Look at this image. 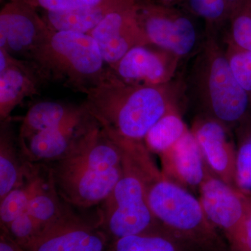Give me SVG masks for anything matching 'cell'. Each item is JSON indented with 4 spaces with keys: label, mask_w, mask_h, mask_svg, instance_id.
<instances>
[{
    "label": "cell",
    "mask_w": 251,
    "mask_h": 251,
    "mask_svg": "<svg viewBox=\"0 0 251 251\" xmlns=\"http://www.w3.org/2000/svg\"><path fill=\"white\" fill-rule=\"evenodd\" d=\"M181 83L173 80L155 87L128 85L109 68L106 76L86 92V110L111 136L143 142L165 114L179 107Z\"/></svg>",
    "instance_id": "cell-1"
},
{
    "label": "cell",
    "mask_w": 251,
    "mask_h": 251,
    "mask_svg": "<svg viewBox=\"0 0 251 251\" xmlns=\"http://www.w3.org/2000/svg\"><path fill=\"white\" fill-rule=\"evenodd\" d=\"M49 164L59 196L83 208L101 204L123 173L121 148L94 118L70 151Z\"/></svg>",
    "instance_id": "cell-2"
},
{
    "label": "cell",
    "mask_w": 251,
    "mask_h": 251,
    "mask_svg": "<svg viewBox=\"0 0 251 251\" xmlns=\"http://www.w3.org/2000/svg\"><path fill=\"white\" fill-rule=\"evenodd\" d=\"M150 153L139 148L130 156L145 182L149 206L163 228L189 251H230L206 218L199 199L167 179Z\"/></svg>",
    "instance_id": "cell-3"
},
{
    "label": "cell",
    "mask_w": 251,
    "mask_h": 251,
    "mask_svg": "<svg viewBox=\"0 0 251 251\" xmlns=\"http://www.w3.org/2000/svg\"><path fill=\"white\" fill-rule=\"evenodd\" d=\"M31 62L43 79L61 81L84 94L109 72L93 38L71 31H52Z\"/></svg>",
    "instance_id": "cell-4"
},
{
    "label": "cell",
    "mask_w": 251,
    "mask_h": 251,
    "mask_svg": "<svg viewBox=\"0 0 251 251\" xmlns=\"http://www.w3.org/2000/svg\"><path fill=\"white\" fill-rule=\"evenodd\" d=\"M196 79L206 115L229 128L246 123L251 112V99L234 76L226 50L211 34L200 56Z\"/></svg>",
    "instance_id": "cell-5"
},
{
    "label": "cell",
    "mask_w": 251,
    "mask_h": 251,
    "mask_svg": "<svg viewBox=\"0 0 251 251\" xmlns=\"http://www.w3.org/2000/svg\"><path fill=\"white\" fill-rule=\"evenodd\" d=\"M122 151L123 173L110 196L100 204L99 210V227L115 241L163 229L149 206L139 170L131 158Z\"/></svg>",
    "instance_id": "cell-6"
},
{
    "label": "cell",
    "mask_w": 251,
    "mask_h": 251,
    "mask_svg": "<svg viewBox=\"0 0 251 251\" xmlns=\"http://www.w3.org/2000/svg\"><path fill=\"white\" fill-rule=\"evenodd\" d=\"M251 192L231 186L209 170L199 189V201L211 224L224 234L230 251H235L244 232Z\"/></svg>",
    "instance_id": "cell-7"
},
{
    "label": "cell",
    "mask_w": 251,
    "mask_h": 251,
    "mask_svg": "<svg viewBox=\"0 0 251 251\" xmlns=\"http://www.w3.org/2000/svg\"><path fill=\"white\" fill-rule=\"evenodd\" d=\"M138 21L148 44L181 59L192 52L197 31L189 18L177 10L138 0Z\"/></svg>",
    "instance_id": "cell-8"
},
{
    "label": "cell",
    "mask_w": 251,
    "mask_h": 251,
    "mask_svg": "<svg viewBox=\"0 0 251 251\" xmlns=\"http://www.w3.org/2000/svg\"><path fill=\"white\" fill-rule=\"evenodd\" d=\"M37 9L9 0L0 11V49L16 58L31 62L52 33Z\"/></svg>",
    "instance_id": "cell-9"
},
{
    "label": "cell",
    "mask_w": 251,
    "mask_h": 251,
    "mask_svg": "<svg viewBox=\"0 0 251 251\" xmlns=\"http://www.w3.org/2000/svg\"><path fill=\"white\" fill-rule=\"evenodd\" d=\"M138 0H125L90 33L109 68L133 48L148 44L138 21Z\"/></svg>",
    "instance_id": "cell-10"
},
{
    "label": "cell",
    "mask_w": 251,
    "mask_h": 251,
    "mask_svg": "<svg viewBox=\"0 0 251 251\" xmlns=\"http://www.w3.org/2000/svg\"><path fill=\"white\" fill-rule=\"evenodd\" d=\"M180 59L155 46L143 44L130 50L110 69L128 85L155 87L173 80Z\"/></svg>",
    "instance_id": "cell-11"
},
{
    "label": "cell",
    "mask_w": 251,
    "mask_h": 251,
    "mask_svg": "<svg viewBox=\"0 0 251 251\" xmlns=\"http://www.w3.org/2000/svg\"><path fill=\"white\" fill-rule=\"evenodd\" d=\"M70 211L46 227L25 251H105L107 237Z\"/></svg>",
    "instance_id": "cell-12"
},
{
    "label": "cell",
    "mask_w": 251,
    "mask_h": 251,
    "mask_svg": "<svg viewBox=\"0 0 251 251\" xmlns=\"http://www.w3.org/2000/svg\"><path fill=\"white\" fill-rule=\"evenodd\" d=\"M191 130L208 169L224 182L236 186L237 148L228 127L206 114L194 120Z\"/></svg>",
    "instance_id": "cell-13"
},
{
    "label": "cell",
    "mask_w": 251,
    "mask_h": 251,
    "mask_svg": "<svg viewBox=\"0 0 251 251\" xmlns=\"http://www.w3.org/2000/svg\"><path fill=\"white\" fill-rule=\"evenodd\" d=\"M92 119L83 105L80 112L61 125L19 140L20 147L31 163L56 161L70 151Z\"/></svg>",
    "instance_id": "cell-14"
},
{
    "label": "cell",
    "mask_w": 251,
    "mask_h": 251,
    "mask_svg": "<svg viewBox=\"0 0 251 251\" xmlns=\"http://www.w3.org/2000/svg\"><path fill=\"white\" fill-rule=\"evenodd\" d=\"M34 64L0 50V120H9L11 112L27 97L36 95L42 80Z\"/></svg>",
    "instance_id": "cell-15"
},
{
    "label": "cell",
    "mask_w": 251,
    "mask_h": 251,
    "mask_svg": "<svg viewBox=\"0 0 251 251\" xmlns=\"http://www.w3.org/2000/svg\"><path fill=\"white\" fill-rule=\"evenodd\" d=\"M159 156L161 171L167 179L188 191H199L209 169L191 128Z\"/></svg>",
    "instance_id": "cell-16"
},
{
    "label": "cell",
    "mask_w": 251,
    "mask_h": 251,
    "mask_svg": "<svg viewBox=\"0 0 251 251\" xmlns=\"http://www.w3.org/2000/svg\"><path fill=\"white\" fill-rule=\"evenodd\" d=\"M8 120L1 122L0 134V200L24 184L38 169L26 158L21 147L18 148Z\"/></svg>",
    "instance_id": "cell-17"
},
{
    "label": "cell",
    "mask_w": 251,
    "mask_h": 251,
    "mask_svg": "<svg viewBox=\"0 0 251 251\" xmlns=\"http://www.w3.org/2000/svg\"><path fill=\"white\" fill-rule=\"evenodd\" d=\"M125 0H106L99 4L71 11H44L42 17L52 31L90 34L114 9Z\"/></svg>",
    "instance_id": "cell-18"
},
{
    "label": "cell",
    "mask_w": 251,
    "mask_h": 251,
    "mask_svg": "<svg viewBox=\"0 0 251 251\" xmlns=\"http://www.w3.org/2000/svg\"><path fill=\"white\" fill-rule=\"evenodd\" d=\"M82 106L54 101H41L28 110L20 128L19 140L61 125L82 110Z\"/></svg>",
    "instance_id": "cell-19"
},
{
    "label": "cell",
    "mask_w": 251,
    "mask_h": 251,
    "mask_svg": "<svg viewBox=\"0 0 251 251\" xmlns=\"http://www.w3.org/2000/svg\"><path fill=\"white\" fill-rule=\"evenodd\" d=\"M189 130L179 107H177L165 114L151 127L144 138V144L150 152L161 155L181 140Z\"/></svg>",
    "instance_id": "cell-20"
},
{
    "label": "cell",
    "mask_w": 251,
    "mask_h": 251,
    "mask_svg": "<svg viewBox=\"0 0 251 251\" xmlns=\"http://www.w3.org/2000/svg\"><path fill=\"white\" fill-rule=\"evenodd\" d=\"M46 182V178L41 175L38 168L35 173L24 184L10 191L4 198L0 200L1 226L6 227L16 218L25 212L31 200Z\"/></svg>",
    "instance_id": "cell-21"
},
{
    "label": "cell",
    "mask_w": 251,
    "mask_h": 251,
    "mask_svg": "<svg viewBox=\"0 0 251 251\" xmlns=\"http://www.w3.org/2000/svg\"><path fill=\"white\" fill-rule=\"evenodd\" d=\"M111 251H189L165 229L117 239Z\"/></svg>",
    "instance_id": "cell-22"
},
{
    "label": "cell",
    "mask_w": 251,
    "mask_h": 251,
    "mask_svg": "<svg viewBox=\"0 0 251 251\" xmlns=\"http://www.w3.org/2000/svg\"><path fill=\"white\" fill-rule=\"evenodd\" d=\"M59 196L49 175V179L31 200L26 211L45 228L58 221L68 211L59 202Z\"/></svg>",
    "instance_id": "cell-23"
},
{
    "label": "cell",
    "mask_w": 251,
    "mask_h": 251,
    "mask_svg": "<svg viewBox=\"0 0 251 251\" xmlns=\"http://www.w3.org/2000/svg\"><path fill=\"white\" fill-rule=\"evenodd\" d=\"M243 0H188V7L196 15L209 25L216 27L228 23Z\"/></svg>",
    "instance_id": "cell-24"
},
{
    "label": "cell",
    "mask_w": 251,
    "mask_h": 251,
    "mask_svg": "<svg viewBox=\"0 0 251 251\" xmlns=\"http://www.w3.org/2000/svg\"><path fill=\"white\" fill-rule=\"evenodd\" d=\"M228 25L227 44L251 51V0H243Z\"/></svg>",
    "instance_id": "cell-25"
},
{
    "label": "cell",
    "mask_w": 251,
    "mask_h": 251,
    "mask_svg": "<svg viewBox=\"0 0 251 251\" xmlns=\"http://www.w3.org/2000/svg\"><path fill=\"white\" fill-rule=\"evenodd\" d=\"M235 185L242 191L251 192V126L243 131L237 148Z\"/></svg>",
    "instance_id": "cell-26"
},
{
    "label": "cell",
    "mask_w": 251,
    "mask_h": 251,
    "mask_svg": "<svg viewBox=\"0 0 251 251\" xmlns=\"http://www.w3.org/2000/svg\"><path fill=\"white\" fill-rule=\"evenodd\" d=\"M24 250L34 242L44 227L27 211L16 218L6 227L1 226Z\"/></svg>",
    "instance_id": "cell-27"
},
{
    "label": "cell",
    "mask_w": 251,
    "mask_h": 251,
    "mask_svg": "<svg viewBox=\"0 0 251 251\" xmlns=\"http://www.w3.org/2000/svg\"><path fill=\"white\" fill-rule=\"evenodd\" d=\"M226 53L234 76L251 99V51L227 44Z\"/></svg>",
    "instance_id": "cell-28"
},
{
    "label": "cell",
    "mask_w": 251,
    "mask_h": 251,
    "mask_svg": "<svg viewBox=\"0 0 251 251\" xmlns=\"http://www.w3.org/2000/svg\"><path fill=\"white\" fill-rule=\"evenodd\" d=\"M22 1L36 8L41 9L44 11H71L86 6H92L100 4L106 0H15Z\"/></svg>",
    "instance_id": "cell-29"
},
{
    "label": "cell",
    "mask_w": 251,
    "mask_h": 251,
    "mask_svg": "<svg viewBox=\"0 0 251 251\" xmlns=\"http://www.w3.org/2000/svg\"><path fill=\"white\" fill-rule=\"evenodd\" d=\"M235 251H251V192L249 194V204L244 232L239 246Z\"/></svg>",
    "instance_id": "cell-30"
},
{
    "label": "cell",
    "mask_w": 251,
    "mask_h": 251,
    "mask_svg": "<svg viewBox=\"0 0 251 251\" xmlns=\"http://www.w3.org/2000/svg\"><path fill=\"white\" fill-rule=\"evenodd\" d=\"M0 239V251H25L10 237L4 229H1Z\"/></svg>",
    "instance_id": "cell-31"
}]
</instances>
